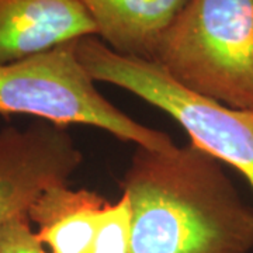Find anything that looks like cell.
Returning a JSON list of instances; mask_svg holds the SVG:
<instances>
[{
  "label": "cell",
  "mask_w": 253,
  "mask_h": 253,
  "mask_svg": "<svg viewBox=\"0 0 253 253\" xmlns=\"http://www.w3.org/2000/svg\"><path fill=\"white\" fill-rule=\"evenodd\" d=\"M96 37L116 52L154 61L163 34L189 0H78Z\"/></svg>",
  "instance_id": "7"
},
{
  "label": "cell",
  "mask_w": 253,
  "mask_h": 253,
  "mask_svg": "<svg viewBox=\"0 0 253 253\" xmlns=\"http://www.w3.org/2000/svg\"><path fill=\"white\" fill-rule=\"evenodd\" d=\"M94 82L117 86L165 111L190 142L241 173L253 190V110L232 109L181 87L154 61L116 52L96 36L75 41Z\"/></svg>",
  "instance_id": "3"
},
{
  "label": "cell",
  "mask_w": 253,
  "mask_h": 253,
  "mask_svg": "<svg viewBox=\"0 0 253 253\" xmlns=\"http://www.w3.org/2000/svg\"><path fill=\"white\" fill-rule=\"evenodd\" d=\"M154 62L187 90L253 110V0H189Z\"/></svg>",
  "instance_id": "2"
},
{
  "label": "cell",
  "mask_w": 253,
  "mask_h": 253,
  "mask_svg": "<svg viewBox=\"0 0 253 253\" xmlns=\"http://www.w3.org/2000/svg\"><path fill=\"white\" fill-rule=\"evenodd\" d=\"M96 36L78 0H0V65Z\"/></svg>",
  "instance_id": "6"
},
{
  "label": "cell",
  "mask_w": 253,
  "mask_h": 253,
  "mask_svg": "<svg viewBox=\"0 0 253 253\" xmlns=\"http://www.w3.org/2000/svg\"><path fill=\"white\" fill-rule=\"evenodd\" d=\"M82 162L66 126L45 121L23 131L0 129V226L27 215L48 189L68 184Z\"/></svg>",
  "instance_id": "5"
},
{
  "label": "cell",
  "mask_w": 253,
  "mask_h": 253,
  "mask_svg": "<svg viewBox=\"0 0 253 253\" xmlns=\"http://www.w3.org/2000/svg\"><path fill=\"white\" fill-rule=\"evenodd\" d=\"M0 113L34 116L61 126H96L149 149L176 145L168 134L128 117L97 90L75 42L0 65Z\"/></svg>",
  "instance_id": "4"
},
{
  "label": "cell",
  "mask_w": 253,
  "mask_h": 253,
  "mask_svg": "<svg viewBox=\"0 0 253 253\" xmlns=\"http://www.w3.org/2000/svg\"><path fill=\"white\" fill-rule=\"evenodd\" d=\"M131 253H251L253 208L221 162L194 144L136 146L121 179Z\"/></svg>",
  "instance_id": "1"
},
{
  "label": "cell",
  "mask_w": 253,
  "mask_h": 253,
  "mask_svg": "<svg viewBox=\"0 0 253 253\" xmlns=\"http://www.w3.org/2000/svg\"><path fill=\"white\" fill-rule=\"evenodd\" d=\"M107 203L96 191L61 184L44 191L27 217L48 253H89Z\"/></svg>",
  "instance_id": "8"
},
{
  "label": "cell",
  "mask_w": 253,
  "mask_h": 253,
  "mask_svg": "<svg viewBox=\"0 0 253 253\" xmlns=\"http://www.w3.org/2000/svg\"><path fill=\"white\" fill-rule=\"evenodd\" d=\"M131 206L126 194H121L116 203H107L89 253H131Z\"/></svg>",
  "instance_id": "9"
},
{
  "label": "cell",
  "mask_w": 253,
  "mask_h": 253,
  "mask_svg": "<svg viewBox=\"0 0 253 253\" xmlns=\"http://www.w3.org/2000/svg\"><path fill=\"white\" fill-rule=\"evenodd\" d=\"M0 253L48 252L31 228L27 215H21L0 226Z\"/></svg>",
  "instance_id": "10"
}]
</instances>
